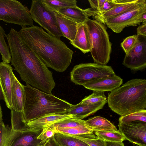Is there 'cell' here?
<instances>
[{"mask_svg": "<svg viewBox=\"0 0 146 146\" xmlns=\"http://www.w3.org/2000/svg\"><path fill=\"white\" fill-rule=\"evenodd\" d=\"M55 13L59 29L63 36L70 41H73L76 33L78 24L57 12Z\"/></svg>", "mask_w": 146, "mask_h": 146, "instance_id": "19", "label": "cell"}, {"mask_svg": "<svg viewBox=\"0 0 146 146\" xmlns=\"http://www.w3.org/2000/svg\"><path fill=\"white\" fill-rule=\"evenodd\" d=\"M12 109L23 112L26 96L24 85L18 80L13 72L11 74Z\"/></svg>", "mask_w": 146, "mask_h": 146, "instance_id": "16", "label": "cell"}, {"mask_svg": "<svg viewBox=\"0 0 146 146\" xmlns=\"http://www.w3.org/2000/svg\"><path fill=\"white\" fill-rule=\"evenodd\" d=\"M137 35L146 36V24H143L137 28Z\"/></svg>", "mask_w": 146, "mask_h": 146, "instance_id": "37", "label": "cell"}, {"mask_svg": "<svg viewBox=\"0 0 146 146\" xmlns=\"http://www.w3.org/2000/svg\"><path fill=\"white\" fill-rule=\"evenodd\" d=\"M114 5L113 0H106L102 10L96 13L94 16L102 14L111 9Z\"/></svg>", "mask_w": 146, "mask_h": 146, "instance_id": "36", "label": "cell"}, {"mask_svg": "<svg viewBox=\"0 0 146 146\" xmlns=\"http://www.w3.org/2000/svg\"><path fill=\"white\" fill-rule=\"evenodd\" d=\"M54 137L59 146H90L77 138L60 132H56Z\"/></svg>", "mask_w": 146, "mask_h": 146, "instance_id": "25", "label": "cell"}, {"mask_svg": "<svg viewBox=\"0 0 146 146\" xmlns=\"http://www.w3.org/2000/svg\"><path fill=\"white\" fill-rule=\"evenodd\" d=\"M53 129L55 132H59L72 135H77L91 133H93L94 132L92 129L86 125L70 128H60Z\"/></svg>", "mask_w": 146, "mask_h": 146, "instance_id": "27", "label": "cell"}, {"mask_svg": "<svg viewBox=\"0 0 146 146\" xmlns=\"http://www.w3.org/2000/svg\"><path fill=\"white\" fill-rule=\"evenodd\" d=\"M118 126L126 140L138 146H146V122L135 121L119 123Z\"/></svg>", "mask_w": 146, "mask_h": 146, "instance_id": "11", "label": "cell"}, {"mask_svg": "<svg viewBox=\"0 0 146 146\" xmlns=\"http://www.w3.org/2000/svg\"><path fill=\"white\" fill-rule=\"evenodd\" d=\"M70 135L84 141L90 146H105L104 141L95 135L93 133Z\"/></svg>", "mask_w": 146, "mask_h": 146, "instance_id": "30", "label": "cell"}, {"mask_svg": "<svg viewBox=\"0 0 146 146\" xmlns=\"http://www.w3.org/2000/svg\"><path fill=\"white\" fill-rule=\"evenodd\" d=\"M123 64L133 71L142 70L146 67V36L137 35L133 47L125 54Z\"/></svg>", "mask_w": 146, "mask_h": 146, "instance_id": "10", "label": "cell"}, {"mask_svg": "<svg viewBox=\"0 0 146 146\" xmlns=\"http://www.w3.org/2000/svg\"><path fill=\"white\" fill-rule=\"evenodd\" d=\"M75 118V115L69 113L64 114H51L46 115L28 122L30 128L35 130H42L58 122Z\"/></svg>", "mask_w": 146, "mask_h": 146, "instance_id": "15", "label": "cell"}, {"mask_svg": "<svg viewBox=\"0 0 146 146\" xmlns=\"http://www.w3.org/2000/svg\"><path fill=\"white\" fill-rule=\"evenodd\" d=\"M57 12L78 24H84L89 19L84 10L77 6L62 9Z\"/></svg>", "mask_w": 146, "mask_h": 146, "instance_id": "22", "label": "cell"}, {"mask_svg": "<svg viewBox=\"0 0 146 146\" xmlns=\"http://www.w3.org/2000/svg\"><path fill=\"white\" fill-rule=\"evenodd\" d=\"M42 130L30 128L22 132L11 146H39L44 144L40 140L37 138Z\"/></svg>", "mask_w": 146, "mask_h": 146, "instance_id": "17", "label": "cell"}, {"mask_svg": "<svg viewBox=\"0 0 146 146\" xmlns=\"http://www.w3.org/2000/svg\"><path fill=\"white\" fill-rule=\"evenodd\" d=\"M3 122V121L2 112L0 104V128L1 125Z\"/></svg>", "mask_w": 146, "mask_h": 146, "instance_id": "40", "label": "cell"}, {"mask_svg": "<svg viewBox=\"0 0 146 146\" xmlns=\"http://www.w3.org/2000/svg\"><path fill=\"white\" fill-rule=\"evenodd\" d=\"M26 98L23 112L27 123L44 115L68 113L73 106L67 101L43 92L31 86L24 85Z\"/></svg>", "mask_w": 146, "mask_h": 146, "instance_id": "4", "label": "cell"}, {"mask_svg": "<svg viewBox=\"0 0 146 146\" xmlns=\"http://www.w3.org/2000/svg\"><path fill=\"white\" fill-rule=\"evenodd\" d=\"M94 133L98 137L104 141L123 142L126 140L119 130L117 131H96Z\"/></svg>", "mask_w": 146, "mask_h": 146, "instance_id": "28", "label": "cell"}, {"mask_svg": "<svg viewBox=\"0 0 146 146\" xmlns=\"http://www.w3.org/2000/svg\"><path fill=\"white\" fill-rule=\"evenodd\" d=\"M29 11L33 20L48 33L59 38L63 36L59 29L55 12L47 9L41 0H32Z\"/></svg>", "mask_w": 146, "mask_h": 146, "instance_id": "9", "label": "cell"}, {"mask_svg": "<svg viewBox=\"0 0 146 146\" xmlns=\"http://www.w3.org/2000/svg\"><path fill=\"white\" fill-rule=\"evenodd\" d=\"M0 100H4V97L1 86H0Z\"/></svg>", "mask_w": 146, "mask_h": 146, "instance_id": "41", "label": "cell"}, {"mask_svg": "<svg viewBox=\"0 0 146 146\" xmlns=\"http://www.w3.org/2000/svg\"><path fill=\"white\" fill-rule=\"evenodd\" d=\"M107 102V101L92 104L73 105L68 113L75 115L78 119H83L92 115L102 109Z\"/></svg>", "mask_w": 146, "mask_h": 146, "instance_id": "18", "label": "cell"}, {"mask_svg": "<svg viewBox=\"0 0 146 146\" xmlns=\"http://www.w3.org/2000/svg\"><path fill=\"white\" fill-rule=\"evenodd\" d=\"M116 74L110 66L96 63H82L75 66L70 72V80L82 86L87 82Z\"/></svg>", "mask_w": 146, "mask_h": 146, "instance_id": "6", "label": "cell"}, {"mask_svg": "<svg viewBox=\"0 0 146 146\" xmlns=\"http://www.w3.org/2000/svg\"><path fill=\"white\" fill-rule=\"evenodd\" d=\"M123 83L122 79L115 75L111 77L92 81L82 86L92 91L111 92L119 87Z\"/></svg>", "mask_w": 146, "mask_h": 146, "instance_id": "14", "label": "cell"}, {"mask_svg": "<svg viewBox=\"0 0 146 146\" xmlns=\"http://www.w3.org/2000/svg\"><path fill=\"white\" fill-rule=\"evenodd\" d=\"M5 37L11 55V64L26 84L51 94L56 85L52 73L23 42L18 32L11 28Z\"/></svg>", "mask_w": 146, "mask_h": 146, "instance_id": "1", "label": "cell"}, {"mask_svg": "<svg viewBox=\"0 0 146 146\" xmlns=\"http://www.w3.org/2000/svg\"><path fill=\"white\" fill-rule=\"evenodd\" d=\"M5 32L0 24V54L3 62L9 64L11 61V57L8 45L5 40Z\"/></svg>", "mask_w": 146, "mask_h": 146, "instance_id": "29", "label": "cell"}, {"mask_svg": "<svg viewBox=\"0 0 146 146\" xmlns=\"http://www.w3.org/2000/svg\"><path fill=\"white\" fill-rule=\"evenodd\" d=\"M11 110V127L13 129L23 132L30 128L24 121L23 112L17 111L13 109Z\"/></svg>", "mask_w": 146, "mask_h": 146, "instance_id": "26", "label": "cell"}, {"mask_svg": "<svg viewBox=\"0 0 146 146\" xmlns=\"http://www.w3.org/2000/svg\"><path fill=\"white\" fill-rule=\"evenodd\" d=\"M85 120L75 118L69 119L58 122L50 126L55 129L60 128H70L85 125Z\"/></svg>", "mask_w": 146, "mask_h": 146, "instance_id": "33", "label": "cell"}, {"mask_svg": "<svg viewBox=\"0 0 146 146\" xmlns=\"http://www.w3.org/2000/svg\"><path fill=\"white\" fill-rule=\"evenodd\" d=\"M137 37V35L129 36L126 38L121 43V46L125 54L133 47L136 42Z\"/></svg>", "mask_w": 146, "mask_h": 146, "instance_id": "35", "label": "cell"}, {"mask_svg": "<svg viewBox=\"0 0 146 146\" xmlns=\"http://www.w3.org/2000/svg\"><path fill=\"white\" fill-rule=\"evenodd\" d=\"M45 8L48 10L57 12L65 8L77 6L76 0H41Z\"/></svg>", "mask_w": 146, "mask_h": 146, "instance_id": "24", "label": "cell"}, {"mask_svg": "<svg viewBox=\"0 0 146 146\" xmlns=\"http://www.w3.org/2000/svg\"><path fill=\"white\" fill-rule=\"evenodd\" d=\"M18 32L23 42L47 67L63 72L70 65L74 52L60 38L34 25L22 27Z\"/></svg>", "mask_w": 146, "mask_h": 146, "instance_id": "2", "label": "cell"}, {"mask_svg": "<svg viewBox=\"0 0 146 146\" xmlns=\"http://www.w3.org/2000/svg\"><path fill=\"white\" fill-rule=\"evenodd\" d=\"M85 24L91 45L90 52L94 62L106 65L110 59L112 44L106 26L95 19H89Z\"/></svg>", "mask_w": 146, "mask_h": 146, "instance_id": "5", "label": "cell"}, {"mask_svg": "<svg viewBox=\"0 0 146 146\" xmlns=\"http://www.w3.org/2000/svg\"><path fill=\"white\" fill-rule=\"evenodd\" d=\"M92 93L78 103L79 104H92L107 101L104 92L93 91Z\"/></svg>", "mask_w": 146, "mask_h": 146, "instance_id": "31", "label": "cell"}, {"mask_svg": "<svg viewBox=\"0 0 146 146\" xmlns=\"http://www.w3.org/2000/svg\"><path fill=\"white\" fill-rule=\"evenodd\" d=\"M44 146H59L54 136L48 139L44 144Z\"/></svg>", "mask_w": 146, "mask_h": 146, "instance_id": "38", "label": "cell"}, {"mask_svg": "<svg viewBox=\"0 0 146 146\" xmlns=\"http://www.w3.org/2000/svg\"><path fill=\"white\" fill-rule=\"evenodd\" d=\"M146 24V0L116 17L106 19L102 23L116 33H121L129 26Z\"/></svg>", "mask_w": 146, "mask_h": 146, "instance_id": "8", "label": "cell"}, {"mask_svg": "<svg viewBox=\"0 0 146 146\" xmlns=\"http://www.w3.org/2000/svg\"><path fill=\"white\" fill-rule=\"evenodd\" d=\"M135 121L146 122V109L126 115L121 116L119 119V123H127Z\"/></svg>", "mask_w": 146, "mask_h": 146, "instance_id": "32", "label": "cell"}, {"mask_svg": "<svg viewBox=\"0 0 146 146\" xmlns=\"http://www.w3.org/2000/svg\"><path fill=\"white\" fill-rule=\"evenodd\" d=\"M44 144H43V145H40L39 146H44Z\"/></svg>", "mask_w": 146, "mask_h": 146, "instance_id": "42", "label": "cell"}, {"mask_svg": "<svg viewBox=\"0 0 146 146\" xmlns=\"http://www.w3.org/2000/svg\"><path fill=\"white\" fill-rule=\"evenodd\" d=\"M104 141L105 146H124L123 142Z\"/></svg>", "mask_w": 146, "mask_h": 146, "instance_id": "39", "label": "cell"}, {"mask_svg": "<svg viewBox=\"0 0 146 146\" xmlns=\"http://www.w3.org/2000/svg\"><path fill=\"white\" fill-rule=\"evenodd\" d=\"M85 123L93 131H117L116 127L106 119L95 116L85 120Z\"/></svg>", "mask_w": 146, "mask_h": 146, "instance_id": "21", "label": "cell"}, {"mask_svg": "<svg viewBox=\"0 0 146 146\" xmlns=\"http://www.w3.org/2000/svg\"><path fill=\"white\" fill-rule=\"evenodd\" d=\"M55 133L54 129L50 126L42 129L37 138L40 140L41 143L44 144L48 139L54 136Z\"/></svg>", "mask_w": 146, "mask_h": 146, "instance_id": "34", "label": "cell"}, {"mask_svg": "<svg viewBox=\"0 0 146 146\" xmlns=\"http://www.w3.org/2000/svg\"><path fill=\"white\" fill-rule=\"evenodd\" d=\"M22 132L15 131L3 122L0 128V146H11Z\"/></svg>", "mask_w": 146, "mask_h": 146, "instance_id": "23", "label": "cell"}, {"mask_svg": "<svg viewBox=\"0 0 146 146\" xmlns=\"http://www.w3.org/2000/svg\"><path fill=\"white\" fill-rule=\"evenodd\" d=\"M74 47L85 54L90 51L91 45L85 24H78L76 33L74 40L70 41Z\"/></svg>", "mask_w": 146, "mask_h": 146, "instance_id": "20", "label": "cell"}, {"mask_svg": "<svg viewBox=\"0 0 146 146\" xmlns=\"http://www.w3.org/2000/svg\"><path fill=\"white\" fill-rule=\"evenodd\" d=\"M114 6L102 14L94 17L96 20L102 23L105 20L116 17L132 9L143 0H113Z\"/></svg>", "mask_w": 146, "mask_h": 146, "instance_id": "13", "label": "cell"}, {"mask_svg": "<svg viewBox=\"0 0 146 146\" xmlns=\"http://www.w3.org/2000/svg\"><path fill=\"white\" fill-rule=\"evenodd\" d=\"M109 107L120 116L145 110L146 80L135 78L111 92L108 96Z\"/></svg>", "mask_w": 146, "mask_h": 146, "instance_id": "3", "label": "cell"}, {"mask_svg": "<svg viewBox=\"0 0 146 146\" xmlns=\"http://www.w3.org/2000/svg\"><path fill=\"white\" fill-rule=\"evenodd\" d=\"M20 25L34 26L29 10L16 0H0V21Z\"/></svg>", "mask_w": 146, "mask_h": 146, "instance_id": "7", "label": "cell"}, {"mask_svg": "<svg viewBox=\"0 0 146 146\" xmlns=\"http://www.w3.org/2000/svg\"><path fill=\"white\" fill-rule=\"evenodd\" d=\"M13 68L9 64L0 62V86L7 107L12 109L11 74Z\"/></svg>", "mask_w": 146, "mask_h": 146, "instance_id": "12", "label": "cell"}]
</instances>
